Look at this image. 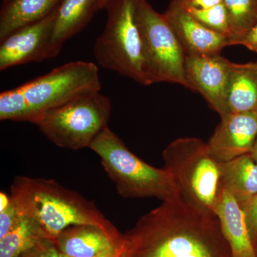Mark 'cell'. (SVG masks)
Listing matches in <instances>:
<instances>
[{
	"mask_svg": "<svg viewBox=\"0 0 257 257\" xmlns=\"http://www.w3.org/2000/svg\"><path fill=\"white\" fill-rule=\"evenodd\" d=\"M186 55H221L230 46L228 37L209 30L189 14L178 0H172L164 13Z\"/></svg>",
	"mask_w": 257,
	"mask_h": 257,
	"instance_id": "obj_12",
	"label": "cell"
},
{
	"mask_svg": "<svg viewBox=\"0 0 257 257\" xmlns=\"http://www.w3.org/2000/svg\"><path fill=\"white\" fill-rule=\"evenodd\" d=\"M186 9L205 10L222 4L223 0H178Z\"/></svg>",
	"mask_w": 257,
	"mask_h": 257,
	"instance_id": "obj_25",
	"label": "cell"
},
{
	"mask_svg": "<svg viewBox=\"0 0 257 257\" xmlns=\"http://www.w3.org/2000/svg\"><path fill=\"white\" fill-rule=\"evenodd\" d=\"M221 118L207 142L219 163L251 154L257 136V111L226 115Z\"/></svg>",
	"mask_w": 257,
	"mask_h": 257,
	"instance_id": "obj_11",
	"label": "cell"
},
{
	"mask_svg": "<svg viewBox=\"0 0 257 257\" xmlns=\"http://www.w3.org/2000/svg\"><path fill=\"white\" fill-rule=\"evenodd\" d=\"M124 256V245L122 247L114 248L110 251L101 253L95 257H123ZM67 257V256H66Z\"/></svg>",
	"mask_w": 257,
	"mask_h": 257,
	"instance_id": "obj_27",
	"label": "cell"
},
{
	"mask_svg": "<svg viewBox=\"0 0 257 257\" xmlns=\"http://www.w3.org/2000/svg\"><path fill=\"white\" fill-rule=\"evenodd\" d=\"M89 149L100 157L103 168L121 197L165 201L180 196L175 179L165 167L156 168L139 158L109 126L99 133Z\"/></svg>",
	"mask_w": 257,
	"mask_h": 257,
	"instance_id": "obj_4",
	"label": "cell"
},
{
	"mask_svg": "<svg viewBox=\"0 0 257 257\" xmlns=\"http://www.w3.org/2000/svg\"><path fill=\"white\" fill-rule=\"evenodd\" d=\"M232 34L231 46L257 23V0H223Z\"/></svg>",
	"mask_w": 257,
	"mask_h": 257,
	"instance_id": "obj_20",
	"label": "cell"
},
{
	"mask_svg": "<svg viewBox=\"0 0 257 257\" xmlns=\"http://www.w3.org/2000/svg\"><path fill=\"white\" fill-rule=\"evenodd\" d=\"M47 238L36 221L20 215L14 228L0 239V257H20Z\"/></svg>",
	"mask_w": 257,
	"mask_h": 257,
	"instance_id": "obj_19",
	"label": "cell"
},
{
	"mask_svg": "<svg viewBox=\"0 0 257 257\" xmlns=\"http://www.w3.org/2000/svg\"><path fill=\"white\" fill-rule=\"evenodd\" d=\"M100 0H62L57 14L52 40L50 58L57 57L64 42L75 36L89 25L99 10Z\"/></svg>",
	"mask_w": 257,
	"mask_h": 257,
	"instance_id": "obj_15",
	"label": "cell"
},
{
	"mask_svg": "<svg viewBox=\"0 0 257 257\" xmlns=\"http://www.w3.org/2000/svg\"><path fill=\"white\" fill-rule=\"evenodd\" d=\"M255 251H256V254L257 257V243L255 244Z\"/></svg>",
	"mask_w": 257,
	"mask_h": 257,
	"instance_id": "obj_30",
	"label": "cell"
},
{
	"mask_svg": "<svg viewBox=\"0 0 257 257\" xmlns=\"http://www.w3.org/2000/svg\"><path fill=\"white\" fill-rule=\"evenodd\" d=\"M109 0H100L99 2V10L105 9L106 5L109 3Z\"/></svg>",
	"mask_w": 257,
	"mask_h": 257,
	"instance_id": "obj_29",
	"label": "cell"
},
{
	"mask_svg": "<svg viewBox=\"0 0 257 257\" xmlns=\"http://www.w3.org/2000/svg\"><path fill=\"white\" fill-rule=\"evenodd\" d=\"M220 187L239 204L257 194V162L251 154L220 163Z\"/></svg>",
	"mask_w": 257,
	"mask_h": 257,
	"instance_id": "obj_18",
	"label": "cell"
},
{
	"mask_svg": "<svg viewBox=\"0 0 257 257\" xmlns=\"http://www.w3.org/2000/svg\"><path fill=\"white\" fill-rule=\"evenodd\" d=\"M111 111L108 96L92 92L45 111L32 123L56 146L79 150L89 148L108 126Z\"/></svg>",
	"mask_w": 257,
	"mask_h": 257,
	"instance_id": "obj_6",
	"label": "cell"
},
{
	"mask_svg": "<svg viewBox=\"0 0 257 257\" xmlns=\"http://www.w3.org/2000/svg\"><path fill=\"white\" fill-rule=\"evenodd\" d=\"M20 214L12 201L10 195L0 194V239H3L14 228Z\"/></svg>",
	"mask_w": 257,
	"mask_h": 257,
	"instance_id": "obj_22",
	"label": "cell"
},
{
	"mask_svg": "<svg viewBox=\"0 0 257 257\" xmlns=\"http://www.w3.org/2000/svg\"><path fill=\"white\" fill-rule=\"evenodd\" d=\"M57 10L40 21L19 29L1 41L0 70L50 59Z\"/></svg>",
	"mask_w": 257,
	"mask_h": 257,
	"instance_id": "obj_9",
	"label": "cell"
},
{
	"mask_svg": "<svg viewBox=\"0 0 257 257\" xmlns=\"http://www.w3.org/2000/svg\"><path fill=\"white\" fill-rule=\"evenodd\" d=\"M214 212L220 223L231 257H256L242 209L232 194L221 187L216 197Z\"/></svg>",
	"mask_w": 257,
	"mask_h": 257,
	"instance_id": "obj_14",
	"label": "cell"
},
{
	"mask_svg": "<svg viewBox=\"0 0 257 257\" xmlns=\"http://www.w3.org/2000/svg\"><path fill=\"white\" fill-rule=\"evenodd\" d=\"M251 155L254 159V160L257 162V136L256 140H255L254 145H253L252 151L251 152Z\"/></svg>",
	"mask_w": 257,
	"mask_h": 257,
	"instance_id": "obj_28",
	"label": "cell"
},
{
	"mask_svg": "<svg viewBox=\"0 0 257 257\" xmlns=\"http://www.w3.org/2000/svg\"><path fill=\"white\" fill-rule=\"evenodd\" d=\"M162 157L181 197L215 214L220 163L211 155L207 143L195 138H178L166 147Z\"/></svg>",
	"mask_w": 257,
	"mask_h": 257,
	"instance_id": "obj_7",
	"label": "cell"
},
{
	"mask_svg": "<svg viewBox=\"0 0 257 257\" xmlns=\"http://www.w3.org/2000/svg\"><path fill=\"white\" fill-rule=\"evenodd\" d=\"M137 15L149 85L176 83L189 89L185 77V52L165 15L147 0H138Z\"/></svg>",
	"mask_w": 257,
	"mask_h": 257,
	"instance_id": "obj_8",
	"label": "cell"
},
{
	"mask_svg": "<svg viewBox=\"0 0 257 257\" xmlns=\"http://www.w3.org/2000/svg\"><path fill=\"white\" fill-rule=\"evenodd\" d=\"M257 111V61L232 62L230 68L224 113L226 115Z\"/></svg>",
	"mask_w": 257,
	"mask_h": 257,
	"instance_id": "obj_16",
	"label": "cell"
},
{
	"mask_svg": "<svg viewBox=\"0 0 257 257\" xmlns=\"http://www.w3.org/2000/svg\"><path fill=\"white\" fill-rule=\"evenodd\" d=\"M54 241L67 257H95L122 247L124 235L94 225H74L62 231Z\"/></svg>",
	"mask_w": 257,
	"mask_h": 257,
	"instance_id": "obj_13",
	"label": "cell"
},
{
	"mask_svg": "<svg viewBox=\"0 0 257 257\" xmlns=\"http://www.w3.org/2000/svg\"><path fill=\"white\" fill-rule=\"evenodd\" d=\"M236 45H242L257 53V23L237 42Z\"/></svg>",
	"mask_w": 257,
	"mask_h": 257,
	"instance_id": "obj_26",
	"label": "cell"
},
{
	"mask_svg": "<svg viewBox=\"0 0 257 257\" xmlns=\"http://www.w3.org/2000/svg\"><path fill=\"white\" fill-rule=\"evenodd\" d=\"M232 62L221 55L185 57V77L189 89L200 93L209 107L221 116Z\"/></svg>",
	"mask_w": 257,
	"mask_h": 257,
	"instance_id": "obj_10",
	"label": "cell"
},
{
	"mask_svg": "<svg viewBox=\"0 0 257 257\" xmlns=\"http://www.w3.org/2000/svg\"><path fill=\"white\" fill-rule=\"evenodd\" d=\"M138 0H109L104 31L94 45V58L104 69L149 86L137 15Z\"/></svg>",
	"mask_w": 257,
	"mask_h": 257,
	"instance_id": "obj_5",
	"label": "cell"
},
{
	"mask_svg": "<svg viewBox=\"0 0 257 257\" xmlns=\"http://www.w3.org/2000/svg\"><path fill=\"white\" fill-rule=\"evenodd\" d=\"M20 257H66L61 252L53 239H44Z\"/></svg>",
	"mask_w": 257,
	"mask_h": 257,
	"instance_id": "obj_24",
	"label": "cell"
},
{
	"mask_svg": "<svg viewBox=\"0 0 257 257\" xmlns=\"http://www.w3.org/2000/svg\"><path fill=\"white\" fill-rule=\"evenodd\" d=\"M10 191L19 214L36 221L50 239L74 225H94L119 233L92 202L53 179L20 176Z\"/></svg>",
	"mask_w": 257,
	"mask_h": 257,
	"instance_id": "obj_2",
	"label": "cell"
},
{
	"mask_svg": "<svg viewBox=\"0 0 257 257\" xmlns=\"http://www.w3.org/2000/svg\"><path fill=\"white\" fill-rule=\"evenodd\" d=\"M123 257H231L217 216L181 195L140 218L124 235Z\"/></svg>",
	"mask_w": 257,
	"mask_h": 257,
	"instance_id": "obj_1",
	"label": "cell"
},
{
	"mask_svg": "<svg viewBox=\"0 0 257 257\" xmlns=\"http://www.w3.org/2000/svg\"><path fill=\"white\" fill-rule=\"evenodd\" d=\"M239 205L244 214L248 232L255 246L257 243V194Z\"/></svg>",
	"mask_w": 257,
	"mask_h": 257,
	"instance_id": "obj_23",
	"label": "cell"
},
{
	"mask_svg": "<svg viewBox=\"0 0 257 257\" xmlns=\"http://www.w3.org/2000/svg\"><path fill=\"white\" fill-rule=\"evenodd\" d=\"M97 65L76 61L0 94V119L32 123L45 111L74 98L100 92Z\"/></svg>",
	"mask_w": 257,
	"mask_h": 257,
	"instance_id": "obj_3",
	"label": "cell"
},
{
	"mask_svg": "<svg viewBox=\"0 0 257 257\" xmlns=\"http://www.w3.org/2000/svg\"><path fill=\"white\" fill-rule=\"evenodd\" d=\"M184 9L206 28L228 37L231 46L232 34L230 28L227 13L223 3L209 9Z\"/></svg>",
	"mask_w": 257,
	"mask_h": 257,
	"instance_id": "obj_21",
	"label": "cell"
},
{
	"mask_svg": "<svg viewBox=\"0 0 257 257\" xmlns=\"http://www.w3.org/2000/svg\"><path fill=\"white\" fill-rule=\"evenodd\" d=\"M62 0H3L0 8V42L19 29L46 18Z\"/></svg>",
	"mask_w": 257,
	"mask_h": 257,
	"instance_id": "obj_17",
	"label": "cell"
}]
</instances>
